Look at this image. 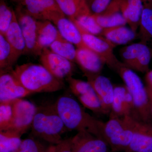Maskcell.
I'll return each mask as SVG.
<instances>
[{
	"label": "cell",
	"instance_id": "6da1fadb",
	"mask_svg": "<svg viewBox=\"0 0 152 152\" xmlns=\"http://www.w3.org/2000/svg\"><path fill=\"white\" fill-rule=\"evenodd\" d=\"M53 106L67 129L86 131L102 139L104 122L86 112L73 98L62 96Z\"/></svg>",
	"mask_w": 152,
	"mask_h": 152
},
{
	"label": "cell",
	"instance_id": "8992f818",
	"mask_svg": "<svg viewBox=\"0 0 152 152\" xmlns=\"http://www.w3.org/2000/svg\"><path fill=\"white\" fill-rule=\"evenodd\" d=\"M73 22L78 28L87 47L100 57L105 64L116 71L123 64L114 54V49L116 46L104 37L88 32L77 23Z\"/></svg>",
	"mask_w": 152,
	"mask_h": 152
},
{
	"label": "cell",
	"instance_id": "8fae6325",
	"mask_svg": "<svg viewBox=\"0 0 152 152\" xmlns=\"http://www.w3.org/2000/svg\"><path fill=\"white\" fill-rule=\"evenodd\" d=\"M124 152H152V125L134 117V134Z\"/></svg>",
	"mask_w": 152,
	"mask_h": 152
},
{
	"label": "cell",
	"instance_id": "d6a6232c",
	"mask_svg": "<svg viewBox=\"0 0 152 152\" xmlns=\"http://www.w3.org/2000/svg\"><path fill=\"white\" fill-rule=\"evenodd\" d=\"M152 58V49L147 45L131 69L142 73H146L149 71V68Z\"/></svg>",
	"mask_w": 152,
	"mask_h": 152
},
{
	"label": "cell",
	"instance_id": "83f0119b",
	"mask_svg": "<svg viewBox=\"0 0 152 152\" xmlns=\"http://www.w3.org/2000/svg\"><path fill=\"white\" fill-rule=\"evenodd\" d=\"M66 80L71 91L77 99L88 96L96 93L91 85L88 81L75 78L72 76L67 78Z\"/></svg>",
	"mask_w": 152,
	"mask_h": 152
},
{
	"label": "cell",
	"instance_id": "30bf717a",
	"mask_svg": "<svg viewBox=\"0 0 152 152\" xmlns=\"http://www.w3.org/2000/svg\"><path fill=\"white\" fill-rule=\"evenodd\" d=\"M85 75L99 99L102 113H110L114 93V86L111 82L107 77L100 74Z\"/></svg>",
	"mask_w": 152,
	"mask_h": 152
},
{
	"label": "cell",
	"instance_id": "e0dca14e",
	"mask_svg": "<svg viewBox=\"0 0 152 152\" xmlns=\"http://www.w3.org/2000/svg\"><path fill=\"white\" fill-rule=\"evenodd\" d=\"M59 34V32L56 27L52 22L49 20H38L36 56H39L44 49L49 48Z\"/></svg>",
	"mask_w": 152,
	"mask_h": 152
},
{
	"label": "cell",
	"instance_id": "277c9868",
	"mask_svg": "<svg viewBox=\"0 0 152 152\" xmlns=\"http://www.w3.org/2000/svg\"><path fill=\"white\" fill-rule=\"evenodd\" d=\"M116 71L132 98L135 118L143 121L150 123L152 116L148 95L141 79L133 70L126 66L123 63Z\"/></svg>",
	"mask_w": 152,
	"mask_h": 152
},
{
	"label": "cell",
	"instance_id": "7402d4cb",
	"mask_svg": "<svg viewBox=\"0 0 152 152\" xmlns=\"http://www.w3.org/2000/svg\"><path fill=\"white\" fill-rule=\"evenodd\" d=\"M99 25L103 28L125 26L126 21L119 10L108 7L103 13L93 14Z\"/></svg>",
	"mask_w": 152,
	"mask_h": 152
},
{
	"label": "cell",
	"instance_id": "44dd1931",
	"mask_svg": "<svg viewBox=\"0 0 152 152\" xmlns=\"http://www.w3.org/2000/svg\"><path fill=\"white\" fill-rule=\"evenodd\" d=\"M5 37L19 58L22 55L26 54V42L17 20L15 13Z\"/></svg>",
	"mask_w": 152,
	"mask_h": 152
},
{
	"label": "cell",
	"instance_id": "52a82bcc",
	"mask_svg": "<svg viewBox=\"0 0 152 152\" xmlns=\"http://www.w3.org/2000/svg\"><path fill=\"white\" fill-rule=\"evenodd\" d=\"M24 10L37 20H49L54 23L66 16L56 0H24L20 4Z\"/></svg>",
	"mask_w": 152,
	"mask_h": 152
},
{
	"label": "cell",
	"instance_id": "5bb4252c",
	"mask_svg": "<svg viewBox=\"0 0 152 152\" xmlns=\"http://www.w3.org/2000/svg\"><path fill=\"white\" fill-rule=\"evenodd\" d=\"M71 139L73 152H109V145L105 141L88 132H77Z\"/></svg>",
	"mask_w": 152,
	"mask_h": 152
},
{
	"label": "cell",
	"instance_id": "cb8c5ba5",
	"mask_svg": "<svg viewBox=\"0 0 152 152\" xmlns=\"http://www.w3.org/2000/svg\"><path fill=\"white\" fill-rule=\"evenodd\" d=\"M138 30L140 42L148 45L152 44V9L144 8Z\"/></svg>",
	"mask_w": 152,
	"mask_h": 152
},
{
	"label": "cell",
	"instance_id": "f35d334b",
	"mask_svg": "<svg viewBox=\"0 0 152 152\" xmlns=\"http://www.w3.org/2000/svg\"><path fill=\"white\" fill-rule=\"evenodd\" d=\"M144 7L152 9V0H141Z\"/></svg>",
	"mask_w": 152,
	"mask_h": 152
},
{
	"label": "cell",
	"instance_id": "d590c367",
	"mask_svg": "<svg viewBox=\"0 0 152 152\" xmlns=\"http://www.w3.org/2000/svg\"><path fill=\"white\" fill-rule=\"evenodd\" d=\"M55 152H73L71 145V139L63 140L60 143L56 145Z\"/></svg>",
	"mask_w": 152,
	"mask_h": 152
},
{
	"label": "cell",
	"instance_id": "ab89813d",
	"mask_svg": "<svg viewBox=\"0 0 152 152\" xmlns=\"http://www.w3.org/2000/svg\"><path fill=\"white\" fill-rule=\"evenodd\" d=\"M56 150V145H53L48 148L46 152H55Z\"/></svg>",
	"mask_w": 152,
	"mask_h": 152
},
{
	"label": "cell",
	"instance_id": "d6986e66",
	"mask_svg": "<svg viewBox=\"0 0 152 152\" xmlns=\"http://www.w3.org/2000/svg\"><path fill=\"white\" fill-rule=\"evenodd\" d=\"M64 15L72 21L80 17L92 14L86 0H56Z\"/></svg>",
	"mask_w": 152,
	"mask_h": 152
},
{
	"label": "cell",
	"instance_id": "f546056e",
	"mask_svg": "<svg viewBox=\"0 0 152 152\" xmlns=\"http://www.w3.org/2000/svg\"><path fill=\"white\" fill-rule=\"evenodd\" d=\"M15 11L7 5L4 0L0 1V34L5 36L12 21Z\"/></svg>",
	"mask_w": 152,
	"mask_h": 152
},
{
	"label": "cell",
	"instance_id": "7a4b0ae2",
	"mask_svg": "<svg viewBox=\"0 0 152 152\" xmlns=\"http://www.w3.org/2000/svg\"><path fill=\"white\" fill-rule=\"evenodd\" d=\"M11 72L20 84L33 94L55 92L64 86L62 80L57 78L42 65L23 64Z\"/></svg>",
	"mask_w": 152,
	"mask_h": 152
},
{
	"label": "cell",
	"instance_id": "4316f807",
	"mask_svg": "<svg viewBox=\"0 0 152 152\" xmlns=\"http://www.w3.org/2000/svg\"><path fill=\"white\" fill-rule=\"evenodd\" d=\"M147 45H148L140 42L122 49L121 55L124 64L131 69Z\"/></svg>",
	"mask_w": 152,
	"mask_h": 152
},
{
	"label": "cell",
	"instance_id": "7c38bea8",
	"mask_svg": "<svg viewBox=\"0 0 152 152\" xmlns=\"http://www.w3.org/2000/svg\"><path fill=\"white\" fill-rule=\"evenodd\" d=\"M15 11L26 42V54L36 56L38 20L27 13L19 4Z\"/></svg>",
	"mask_w": 152,
	"mask_h": 152
},
{
	"label": "cell",
	"instance_id": "484cf974",
	"mask_svg": "<svg viewBox=\"0 0 152 152\" xmlns=\"http://www.w3.org/2000/svg\"><path fill=\"white\" fill-rule=\"evenodd\" d=\"M22 136L12 130L0 131V152L17 151L21 143Z\"/></svg>",
	"mask_w": 152,
	"mask_h": 152
},
{
	"label": "cell",
	"instance_id": "ffe728a7",
	"mask_svg": "<svg viewBox=\"0 0 152 152\" xmlns=\"http://www.w3.org/2000/svg\"><path fill=\"white\" fill-rule=\"evenodd\" d=\"M101 35L116 46L130 42L137 37V33L125 26H119L103 28Z\"/></svg>",
	"mask_w": 152,
	"mask_h": 152
},
{
	"label": "cell",
	"instance_id": "8d00e7d4",
	"mask_svg": "<svg viewBox=\"0 0 152 152\" xmlns=\"http://www.w3.org/2000/svg\"><path fill=\"white\" fill-rule=\"evenodd\" d=\"M145 81V86L152 89V70L148 71L146 73Z\"/></svg>",
	"mask_w": 152,
	"mask_h": 152
},
{
	"label": "cell",
	"instance_id": "603a6c76",
	"mask_svg": "<svg viewBox=\"0 0 152 152\" xmlns=\"http://www.w3.org/2000/svg\"><path fill=\"white\" fill-rule=\"evenodd\" d=\"M19 58L5 36L0 34V69L10 70Z\"/></svg>",
	"mask_w": 152,
	"mask_h": 152
},
{
	"label": "cell",
	"instance_id": "4dcf8cb0",
	"mask_svg": "<svg viewBox=\"0 0 152 152\" xmlns=\"http://www.w3.org/2000/svg\"><path fill=\"white\" fill-rule=\"evenodd\" d=\"M12 120V101L0 102V131L10 129Z\"/></svg>",
	"mask_w": 152,
	"mask_h": 152
},
{
	"label": "cell",
	"instance_id": "ac0fdd59",
	"mask_svg": "<svg viewBox=\"0 0 152 152\" xmlns=\"http://www.w3.org/2000/svg\"><path fill=\"white\" fill-rule=\"evenodd\" d=\"M53 24L62 37L73 44L77 49L88 48L83 40L78 28L72 21L63 16L58 19Z\"/></svg>",
	"mask_w": 152,
	"mask_h": 152
},
{
	"label": "cell",
	"instance_id": "3957f363",
	"mask_svg": "<svg viewBox=\"0 0 152 152\" xmlns=\"http://www.w3.org/2000/svg\"><path fill=\"white\" fill-rule=\"evenodd\" d=\"M31 128L35 137L54 145L63 140L61 135L67 129L53 105L38 109Z\"/></svg>",
	"mask_w": 152,
	"mask_h": 152
},
{
	"label": "cell",
	"instance_id": "1f68e13d",
	"mask_svg": "<svg viewBox=\"0 0 152 152\" xmlns=\"http://www.w3.org/2000/svg\"><path fill=\"white\" fill-rule=\"evenodd\" d=\"M73 22L77 23L88 32L95 35H101L103 30L98 23L93 14L83 16Z\"/></svg>",
	"mask_w": 152,
	"mask_h": 152
},
{
	"label": "cell",
	"instance_id": "f1b7e54d",
	"mask_svg": "<svg viewBox=\"0 0 152 152\" xmlns=\"http://www.w3.org/2000/svg\"><path fill=\"white\" fill-rule=\"evenodd\" d=\"M127 89L125 86H114L113 99L110 116L122 118L124 116V103Z\"/></svg>",
	"mask_w": 152,
	"mask_h": 152
},
{
	"label": "cell",
	"instance_id": "2e32d148",
	"mask_svg": "<svg viewBox=\"0 0 152 152\" xmlns=\"http://www.w3.org/2000/svg\"><path fill=\"white\" fill-rule=\"evenodd\" d=\"M121 13L127 24L134 32L137 33L144 9L141 0H118Z\"/></svg>",
	"mask_w": 152,
	"mask_h": 152
},
{
	"label": "cell",
	"instance_id": "60d3db41",
	"mask_svg": "<svg viewBox=\"0 0 152 152\" xmlns=\"http://www.w3.org/2000/svg\"><path fill=\"white\" fill-rule=\"evenodd\" d=\"M10 1H12L18 3L19 4L22 2L24 0H10Z\"/></svg>",
	"mask_w": 152,
	"mask_h": 152
},
{
	"label": "cell",
	"instance_id": "d4e9b609",
	"mask_svg": "<svg viewBox=\"0 0 152 152\" xmlns=\"http://www.w3.org/2000/svg\"><path fill=\"white\" fill-rule=\"evenodd\" d=\"M49 49L72 62H76L77 49L73 44L64 39L60 34L56 39L50 46Z\"/></svg>",
	"mask_w": 152,
	"mask_h": 152
},
{
	"label": "cell",
	"instance_id": "74e56055",
	"mask_svg": "<svg viewBox=\"0 0 152 152\" xmlns=\"http://www.w3.org/2000/svg\"><path fill=\"white\" fill-rule=\"evenodd\" d=\"M146 88L147 92L148 95L150 112H151V115L152 117V89L147 87H146Z\"/></svg>",
	"mask_w": 152,
	"mask_h": 152
},
{
	"label": "cell",
	"instance_id": "9a60e30c",
	"mask_svg": "<svg viewBox=\"0 0 152 152\" xmlns=\"http://www.w3.org/2000/svg\"><path fill=\"white\" fill-rule=\"evenodd\" d=\"M76 62L86 74L100 73L104 62L95 52L89 48H77Z\"/></svg>",
	"mask_w": 152,
	"mask_h": 152
},
{
	"label": "cell",
	"instance_id": "836d02e7",
	"mask_svg": "<svg viewBox=\"0 0 152 152\" xmlns=\"http://www.w3.org/2000/svg\"><path fill=\"white\" fill-rule=\"evenodd\" d=\"M48 148L37 140L33 138H28L22 140L20 145L17 152H46Z\"/></svg>",
	"mask_w": 152,
	"mask_h": 152
},
{
	"label": "cell",
	"instance_id": "b9f144b4",
	"mask_svg": "<svg viewBox=\"0 0 152 152\" xmlns=\"http://www.w3.org/2000/svg\"><path fill=\"white\" fill-rule=\"evenodd\" d=\"M17 152V151H15V152Z\"/></svg>",
	"mask_w": 152,
	"mask_h": 152
},
{
	"label": "cell",
	"instance_id": "9c48e42d",
	"mask_svg": "<svg viewBox=\"0 0 152 152\" xmlns=\"http://www.w3.org/2000/svg\"><path fill=\"white\" fill-rule=\"evenodd\" d=\"M40 61L57 78L62 80L72 76L75 70L73 62L51 50L44 49L39 55Z\"/></svg>",
	"mask_w": 152,
	"mask_h": 152
},
{
	"label": "cell",
	"instance_id": "e575fe53",
	"mask_svg": "<svg viewBox=\"0 0 152 152\" xmlns=\"http://www.w3.org/2000/svg\"><path fill=\"white\" fill-rule=\"evenodd\" d=\"M112 0H86L91 12L92 14L103 13L110 5Z\"/></svg>",
	"mask_w": 152,
	"mask_h": 152
},
{
	"label": "cell",
	"instance_id": "ba28073f",
	"mask_svg": "<svg viewBox=\"0 0 152 152\" xmlns=\"http://www.w3.org/2000/svg\"><path fill=\"white\" fill-rule=\"evenodd\" d=\"M13 120L10 129L23 135L31 128L38 108L30 101L18 99L12 101Z\"/></svg>",
	"mask_w": 152,
	"mask_h": 152
},
{
	"label": "cell",
	"instance_id": "5b68a950",
	"mask_svg": "<svg viewBox=\"0 0 152 152\" xmlns=\"http://www.w3.org/2000/svg\"><path fill=\"white\" fill-rule=\"evenodd\" d=\"M132 122L128 118L110 116L104 123L102 139L107 142L113 152H124L132 139Z\"/></svg>",
	"mask_w": 152,
	"mask_h": 152
},
{
	"label": "cell",
	"instance_id": "4fadbf2b",
	"mask_svg": "<svg viewBox=\"0 0 152 152\" xmlns=\"http://www.w3.org/2000/svg\"><path fill=\"white\" fill-rule=\"evenodd\" d=\"M11 70L0 72V102L22 99L33 94L20 84Z\"/></svg>",
	"mask_w": 152,
	"mask_h": 152
}]
</instances>
